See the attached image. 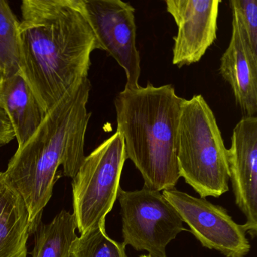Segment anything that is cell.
<instances>
[{
    "mask_svg": "<svg viewBox=\"0 0 257 257\" xmlns=\"http://www.w3.org/2000/svg\"><path fill=\"white\" fill-rule=\"evenodd\" d=\"M21 12L20 73L46 115L88 78L98 46L83 0H24Z\"/></svg>",
    "mask_w": 257,
    "mask_h": 257,
    "instance_id": "obj_1",
    "label": "cell"
},
{
    "mask_svg": "<svg viewBox=\"0 0 257 257\" xmlns=\"http://www.w3.org/2000/svg\"><path fill=\"white\" fill-rule=\"evenodd\" d=\"M91 88L88 78L71 87L45 115L33 136L17 149L4 171L25 201L30 234H34L42 222L58 168L62 166L64 176L73 178L85 159V135L91 116L87 109Z\"/></svg>",
    "mask_w": 257,
    "mask_h": 257,
    "instance_id": "obj_2",
    "label": "cell"
},
{
    "mask_svg": "<svg viewBox=\"0 0 257 257\" xmlns=\"http://www.w3.org/2000/svg\"><path fill=\"white\" fill-rule=\"evenodd\" d=\"M183 100L173 85L155 87L150 82L124 88L115 97L117 132L146 189L162 192L175 188L180 178L177 132Z\"/></svg>",
    "mask_w": 257,
    "mask_h": 257,
    "instance_id": "obj_3",
    "label": "cell"
},
{
    "mask_svg": "<svg viewBox=\"0 0 257 257\" xmlns=\"http://www.w3.org/2000/svg\"><path fill=\"white\" fill-rule=\"evenodd\" d=\"M180 177L201 198L229 190L228 150L216 117L202 95L183 100L177 132Z\"/></svg>",
    "mask_w": 257,
    "mask_h": 257,
    "instance_id": "obj_4",
    "label": "cell"
},
{
    "mask_svg": "<svg viewBox=\"0 0 257 257\" xmlns=\"http://www.w3.org/2000/svg\"><path fill=\"white\" fill-rule=\"evenodd\" d=\"M126 160L124 140L117 131L85 156L72 183L73 214L80 234L106 225Z\"/></svg>",
    "mask_w": 257,
    "mask_h": 257,
    "instance_id": "obj_5",
    "label": "cell"
},
{
    "mask_svg": "<svg viewBox=\"0 0 257 257\" xmlns=\"http://www.w3.org/2000/svg\"><path fill=\"white\" fill-rule=\"evenodd\" d=\"M117 199L121 206L123 243L137 251H147L151 257H167L168 245L186 229L162 192L121 188Z\"/></svg>",
    "mask_w": 257,
    "mask_h": 257,
    "instance_id": "obj_6",
    "label": "cell"
},
{
    "mask_svg": "<svg viewBox=\"0 0 257 257\" xmlns=\"http://www.w3.org/2000/svg\"><path fill=\"white\" fill-rule=\"evenodd\" d=\"M162 194L203 246L226 257H245L249 253L251 246L244 226L237 224L223 207L176 188Z\"/></svg>",
    "mask_w": 257,
    "mask_h": 257,
    "instance_id": "obj_7",
    "label": "cell"
},
{
    "mask_svg": "<svg viewBox=\"0 0 257 257\" xmlns=\"http://www.w3.org/2000/svg\"><path fill=\"white\" fill-rule=\"evenodd\" d=\"M83 4L98 49L107 52L124 70V88H138L141 68L135 8L121 0H83Z\"/></svg>",
    "mask_w": 257,
    "mask_h": 257,
    "instance_id": "obj_8",
    "label": "cell"
},
{
    "mask_svg": "<svg viewBox=\"0 0 257 257\" xmlns=\"http://www.w3.org/2000/svg\"><path fill=\"white\" fill-rule=\"evenodd\" d=\"M175 21L172 63L179 68L201 61L216 40L220 0H166Z\"/></svg>",
    "mask_w": 257,
    "mask_h": 257,
    "instance_id": "obj_9",
    "label": "cell"
},
{
    "mask_svg": "<svg viewBox=\"0 0 257 257\" xmlns=\"http://www.w3.org/2000/svg\"><path fill=\"white\" fill-rule=\"evenodd\" d=\"M229 180L235 204L246 217V233L257 234V117L243 116L228 150Z\"/></svg>",
    "mask_w": 257,
    "mask_h": 257,
    "instance_id": "obj_10",
    "label": "cell"
},
{
    "mask_svg": "<svg viewBox=\"0 0 257 257\" xmlns=\"http://www.w3.org/2000/svg\"><path fill=\"white\" fill-rule=\"evenodd\" d=\"M219 73L231 86L243 116H256L257 57L233 20L231 40L221 58Z\"/></svg>",
    "mask_w": 257,
    "mask_h": 257,
    "instance_id": "obj_11",
    "label": "cell"
},
{
    "mask_svg": "<svg viewBox=\"0 0 257 257\" xmlns=\"http://www.w3.org/2000/svg\"><path fill=\"white\" fill-rule=\"evenodd\" d=\"M0 109L11 123L18 148L33 136L45 116L34 93L20 73L0 78Z\"/></svg>",
    "mask_w": 257,
    "mask_h": 257,
    "instance_id": "obj_12",
    "label": "cell"
},
{
    "mask_svg": "<svg viewBox=\"0 0 257 257\" xmlns=\"http://www.w3.org/2000/svg\"><path fill=\"white\" fill-rule=\"evenodd\" d=\"M29 235L25 201L0 171V257H27Z\"/></svg>",
    "mask_w": 257,
    "mask_h": 257,
    "instance_id": "obj_13",
    "label": "cell"
},
{
    "mask_svg": "<svg viewBox=\"0 0 257 257\" xmlns=\"http://www.w3.org/2000/svg\"><path fill=\"white\" fill-rule=\"evenodd\" d=\"M76 219L63 210L48 224L40 223L36 230L32 257H70V248L77 238Z\"/></svg>",
    "mask_w": 257,
    "mask_h": 257,
    "instance_id": "obj_14",
    "label": "cell"
},
{
    "mask_svg": "<svg viewBox=\"0 0 257 257\" xmlns=\"http://www.w3.org/2000/svg\"><path fill=\"white\" fill-rule=\"evenodd\" d=\"M19 25L9 3L0 0V78L20 73Z\"/></svg>",
    "mask_w": 257,
    "mask_h": 257,
    "instance_id": "obj_15",
    "label": "cell"
},
{
    "mask_svg": "<svg viewBox=\"0 0 257 257\" xmlns=\"http://www.w3.org/2000/svg\"><path fill=\"white\" fill-rule=\"evenodd\" d=\"M126 246L111 238L106 225L80 234L72 244L70 257H127Z\"/></svg>",
    "mask_w": 257,
    "mask_h": 257,
    "instance_id": "obj_16",
    "label": "cell"
},
{
    "mask_svg": "<svg viewBox=\"0 0 257 257\" xmlns=\"http://www.w3.org/2000/svg\"><path fill=\"white\" fill-rule=\"evenodd\" d=\"M233 21L257 57V0H231Z\"/></svg>",
    "mask_w": 257,
    "mask_h": 257,
    "instance_id": "obj_17",
    "label": "cell"
},
{
    "mask_svg": "<svg viewBox=\"0 0 257 257\" xmlns=\"http://www.w3.org/2000/svg\"><path fill=\"white\" fill-rule=\"evenodd\" d=\"M16 138L11 123L4 110L0 109V147L10 144Z\"/></svg>",
    "mask_w": 257,
    "mask_h": 257,
    "instance_id": "obj_18",
    "label": "cell"
},
{
    "mask_svg": "<svg viewBox=\"0 0 257 257\" xmlns=\"http://www.w3.org/2000/svg\"><path fill=\"white\" fill-rule=\"evenodd\" d=\"M141 257H151L150 255H143Z\"/></svg>",
    "mask_w": 257,
    "mask_h": 257,
    "instance_id": "obj_19",
    "label": "cell"
}]
</instances>
